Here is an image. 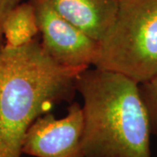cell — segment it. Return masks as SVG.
Here are the masks:
<instances>
[{
  "instance_id": "obj_7",
  "label": "cell",
  "mask_w": 157,
  "mask_h": 157,
  "mask_svg": "<svg viewBox=\"0 0 157 157\" xmlns=\"http://www.w3.org/2000/svg\"><path fill=\"white\" fill-rule=\"evenodd\" d=\"M39 25L33 3L21 2L11 10L5 19L2 27L4 47L18 48L36 39Z\"/></svg>"
},
{
  "instance_id": "obj_9",
  "label": "cell",
  "mask_w": 157,
  "mask_h": 157,
  "mask_svg": "<svg viewBox=\"0 0 157 157\" xmlns=\"http://www.w3.org/2000/svg\"><path fill=\"white\" fill-rule=\"evenodd\" d=\"M22 0H0V34L2 35V27L5 19L9 14V12L18 4H20Z\"/></svg>"
},
{
  "instance_id": "obj_6",
  "label": "cell",
  "mask_w": 157,
  "mask_h": 157,
  "mask_svg": "<svg viewBox=\"0 0 157 157\" xmlns=\"http://www.w3.org/2000/svg\"><path fill=\"white\" fill-rule=\"evenodd\" d=\"M55 11L101 42L116 20L119 0H49Z\"/></svg>"
},
{
  "instance_id": "obj_5",
  "label": "cell",
  "mask_w": 157,
  "mask_h": 157,
  "mask_svg": "<svg viewBox=\"0 0 157 157\" xmlns=\"http://www.w3.org/2000/svg\"><path fill=\"white\" fill-rule=\"evenodd\" d=\"M83 135L82 107L73 102L65 117L47 113L38 118L25 134L22 152L33 157H84Z\"/></svg>"
},
{
  "instance_id": "obj_4",
  "label": "cell",
  "mask_w": 157,
  "mask_h": 157,
  "mask_svg": "<svg viewBox=\"0 0 157 157\" xmlns=\"http://www.w3.org/2000/svg\"><path fill=\"white\" fill-rule=\"evenodd\" d=\"M35 7L43 49L58 64L87 69L94 66L100 42L59 14L49 0H30Z\"/></svg>"
},
{
  "instance_id": "obj_10",
  "label": "cell",
  "mask_w": 157,
  "mask_h": 157,
  "mask_svg": "<svg viewBox=\"0 0 157 157\" xmlns=\"http://www.w3.org/2000/svg\"><path fill=\"white\" fill-rule=\"evenodd\" d=\"M4 47V38H3V35L0 34V50H2Z\"/></svg>"
},
{
  "instance_id": "obj_8",
  "label": "cell",
  "mask_w": 157,
  "mask_h": 157,
  "mask_svg": "<svg viewBox=\"0 0 157 157\" xmlns=\"http://www.w3.org/2000/svg\"><path fill=\"white\" fill-rule=\"evenodd\" d=\"M139 88L148 114L152 135L157 136V77L140 84Z\"/></svg>"
},
{
  "instance_id": "obj_1",
  "label": "cell",
  "mask_w": 157,
  "mask_h": 157,
  "mask_svg": "<svg viewBox=\"0 0 157 157\" xmlns=\"http://www.w3.org/2000/svg\"><path fill=\"white\" fill-rule=\"evenodd\" d=\"M84 70L58 64L37 39L0 50V157H21L31 125L53 106L73 99Z\"/></svg>"
},
{
  "instance_id": "obj_3",
  "label": "cell",
  "mask_w": 157,
  "mask_h": 157,
  "mask_svg": "<svg viewBox=\"0 0 157 157\" xmlns=\"http://www.w3.org/2000/svg\"><path fill=\"white\" fill-rule=\"evenodd\" d=\"M94 67L138 84L157 77V0H119L116 20L100 42Z\"/></svg>"
},
{
  "instance_id": "obj_2",
  "label": "cell",
  "mask_w": 157,
  "mask_h": 157,
  "mask_svg": "<svg viewBox=\"0 0 157 157\" xmlns=\"http://www.w3.org/2000/svg\"><path fill=\"white\" fill-rule=\"evenodd\" d=\"M137 82L101 68L79 73L84 157H152L148 114Z\"/></svg>"
}]
</instances>
